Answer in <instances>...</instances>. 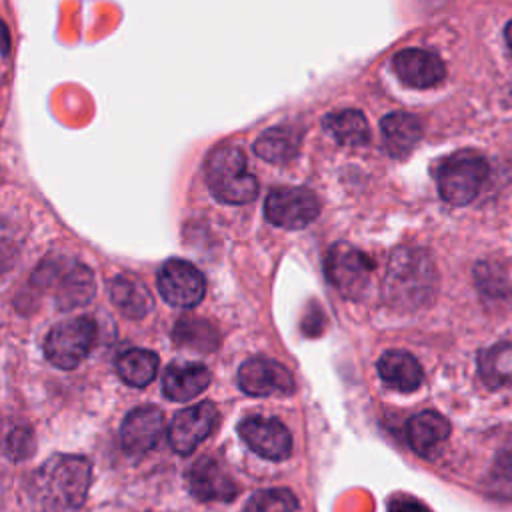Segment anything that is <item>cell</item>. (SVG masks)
I'll return each mask as SVG.
<instances>
[{
	"mask_svg": "<svg viewBox=\"0 0 512 512\" xmlns=\"http://www.w3.org/2000/svg\"><path fill=\"white\" fill-rule=\"evenodd\" d=\"M92 482V464L84 456H54L34 474L30 500L34 512H76Z\"/></svg>",
	"mask_w": 512,
	"mask_h": 512,
	"instance_id": "6da1fadb",
	"label": "cell"
},
{
	"mask_svg": "<svg viewBox=\"0 0 512 512\" xmlns=\"http://www.w3.org/2000/svg\"><path fill=\"white\" fill-rule=\"evenodd\" d=\"M438 288V274L428 252L416 246L396 248L384 276V300L396 310L426 306Z\"/></svg>",
	"mask_w": 512,
	"mask_h": 512,
	"instance_id": "7a4b0ae2",
	"label": "cell"
},
{
	"mask_svg": "<svg viewBox=\"0 0 512 512\" xmlns=\"http://www.w3.org/2000/svg\"><path fill=\"white\" fill-rule=\"evenodd\" d=\"M206 184L214 198L226 204H248L258 194V182L246 168V156L238 146L214 148L204 164Z\"/></svg>",
	"mask_w": 512,
	"mask_h": 512,
	"instance_id": "3957f363",
	"label": "cell"
},
{
	"mask_svg": "<svg viewBox=\"0 0 512 512\" xmlns=\"http://www.w3.org/2000/svg\"><path fill=\"white\" fill-rule=\"evenodd\" d=\"M40 288H54V300L60 310H74L88 304L96 292L94 274L86 264L66 260H46L32 274Z\"/></svg>",
	"mask_w": 512,
	"mask_h": 512,
	"instance_id": "277c9868",
	"label": "cell"
},
{
	"mask_svg": "<svg viewBox=\"0 0 512 512\" xmlns=\"http://www.w3.org/2000/svg\"><path fill=\"white\" fill-rule=\"evenodd\" d=\"M488 176V162L474 150H460L442 160L436 184L440 196L454 206L472 202Z\"/></svg>",
	"mask_w": 512,
	"mask_h": 512,
	"instance_id": "5b68a950",
	"label": "cell"
},
{
	"mask_svg": "<svg viewBox=\"0 0 512 512\" xmlns=\"http://www.w3.org/2000/svg\"><path fill=\"white\" fill-rule=\"evenodd\" d=\"M96 342V322L88 316H76L56 324L44 342L46 358L62 370L76 368Z\"/></svg>",
	"mask_w": 512,
	"mask_h": 512,
	"instance_id": "8992f818",
	"label": "cell"
},
{
	"mask_svg": "<svg viewBox=\"0 0 512 512\" xmlns=\"http://www.w3.org/2000/svg\"><path fill=\"white\" fill-rule=\"evenodd\" d=\"M374 272V262L358 248L336 242L326 254V276L344 298H360Z\"/></svg>",
	"mask_w": 512,
	"mask_h": 512,
	"instance_id": "52a82bcc",
	"label": "cell"
},
{
	"mask_svg": "<svg viewBox=\"0 0 512 512\" xmlns=\"http://www.w3.org/2000/svg\"><path fill=\"white\" fill-rule=\"evenodd\" d=\"M320 214V202L316 194L302 186L274 188L264 202V216L268 222L280 228L298 230L308 226Z\"/></svg>",
	"mask_w": 512,
	"mask_h": 512,
	"instance_id": "ba28073f",
	"label": "cell"
},
{
	"mask_svg": "<svg viewBox=\"0 0 512 512\" xmlns=\"http://www.w3.org/2000/svg\"><path fill=\"white\" fill-rule=\"evenodd\" d=\"M158 292L172 306L192 308L202 302L206 280L194 264L172 258L158 272Z\"/></svg>",
	"mask_w": 512,
	"mask_h": 512,
	"instance_id": "9c48e42d",
	"label": "cell"
},
{
	"mask_svg": "<svg viewBox=\"0 0 512 512\" xmlns=\"http://www.w3.org/2000/svg\"><path fill=\"white\" fill-rule=\"evenodd\" d=\"M218 422V410L212 402H200L180 410L168 426V442L174 452L188 456L212 434Z\"/></svg>",
	"mask_w": 512,
	"mask_h": 512,
	"instance_id": "30bf717a",
	"label": "cell"
},
{
	"mask_svg": "<svg viewBox=\"0 0 512 512\" xmlns=\"http://www.w3.org/2000/svg\"><path fill=\"white\" fill-rule=\"evenodd\" d=\"M238 386L248 396H290L296 388L292 374L270 358H250L238 368Z\"/></svg>",
	"mask_w": 512,
	"mask_h": 512,
	"instance_id": "8fae6325",
	"label": "cell"
},
{
	"mask_svg": "<svg viewBox=\"0 0 512 512\" xmlns=\"http://www.w3.org/2000/svg\"><path fill=\"white\" fill-rule=\"evenodd\" d=\"M238 434L244 444L262 458L284 460L292 452V436L288 428L276 418L248 416L240 420Z\"/></svg>",
	"mask_w": 512,
	"mask_h": 512,
	"instance_id": "7c38bea8",
	"label": "cell"
},
{
	"mask_svg": "<svg viewBox=\"0 0 512 512\" xmlns=\"http://www.w3.org/2000/svg\"><path fill=\"white\" fill-rule=\"evenodd\" d=\"M186 480L190 494L200 502H230L238 494L236 482L212 456L198 458L190 466Z\"/></svg>",
	"mask_w": 512,
	"mask_h": 512,
	"instance_id": "4fadbf2b",
	"label": "cell"
},
{
	"mask_svg": "<svg viewBox=\"0 0 512 512\" xmlns=\"http://www.w3.org/2000/svg\"><path fill=\"white\" fill-rule=\"evenodd\" d=\"M164 432V414L156 406H140L126 414L120 426L122 448L140 456L152 450Z\"/></svg>",
	"mask_w": 512,
	"mask_h": 512,
	"instance_id": "5bb4252c",
	"label": "cell"
},
{
	"mask_svg": "<svg viewBox=\"0 0 512 512\" xmlns=\"http://www.w3.org/2000/svg\"><path fill=\"white\" fill-rule=\"evenodd\" d=\"M392 70L410 88H432L446 76L444 62L428 50L406 48L392 58Z\"/></svg>",
	"mask_w": 512,
	"mask_h": 512,
	"instance_id": "9a60e30c",
	"label": "cell"
},
{
	"mask_svg": "<svg viewBox=\"0 0 512 512\" xmlns=\"http://www.w3.org/2000/svg\"><path fill=\"white\" fill-rule=\"evenodd\" d=\"M210 384V370L198 362H172L162 376V390L174 402H186Z\"/></svg>",
	"mask_w": 512,
	"mask_h": 512,
	"instance_id": "2e32d148",
	"label": "cell"
},
{
	"mask_svg": "<svg viewBox=\"0 0 512 512\" xmlns=\"http://www.w3.org/2000/svg\"><path fill=\"white\" fill-rule=\"evenodd\" d=\"M406 436H408L410 448L416 454L428 458L448 440L450 422L434 410H424V412L414 414L408 420Z\"/></svg>",
	"mask_w": 512,
	"mask_h": 512,
	"instance_id": "e0dca14e",
	"label": "cell"
},
{
	"mask_svg": "<svg viewBox=\"0 0 512 512\" xmlns=\"http://www.w3.org/2000/svg\"><path fill=\"white\" fill-rule=\"evenodd\" d=\"M378 374L384 384L400 392H414L424 380L420 362L404 350H388L380 356Z\"/></svg>",
	"mask_w": 512,
	"mask_h": 512,
	"instance_id": "ac0fdd59",
	"label": "cell"
},
{
	"mask_svg": "<svg viewBox=\"0 0 512 512\" xmlns=\"http://www.w3.org/2000/svg\"><path fill=\"white\" fill-rule=\"evenodd\" d=\"M380 132L384 148L394 158L408 156L422 138V124L408 112H392L382 118Z\"/></svg>",
	"mask_w": 512,
	"mask_h": 512,
	"instance_id": "d6986e66",
	"label": "cell"
},
{
	"mask_svg": "<svg viewBox=\"0 0 512 512\" xmlns=\"http://www.w3.org/2000/svg\"><path fill=\"white\" fill-rule=\"evenodd\" d=\"M110 300L124 316L134 320L144 318L154 306L148 288L128 274H120L110 282Z\"/></svg>",
	"mask_w": 512,
	"mask_h": 512,
	"instance_id": "ffe728a7",
	"label": "cell"
},
{
	"mask_svg": "<svg viewBox=\"0 0 512 512\" xmlns=\"http://www.w3.org/2000/svg\"><path fill=\"white\" fill-rule=\"evenodd\" d=\"M302 136L292 126H272L262 132L254 142V152L266 162L286 164L296 158Z\"/></svg>",
	"mask_w": 512,
	"mask_h": 512,
	"instance_id": "44dd1931",
	"label": "cell"
},
{
	"mask_svg": "<svg viewBox=\"0 0 512 512\" xmlns=\"http://www.w3.org/2000/svg\"><path fill=\"white\" fill-rule=\"evenodd\" d=\"M322 126L338 144L344 146H362L370 138L366 116L354 108L330 112L322 118Z\"/></svg>",
	"mask_w": 512,
	"mask_h": 512,
	"instance_id": "7402d4cb",
	"label": "cell"
},
{
	"mask_svg": "<svg viewBox=\"0 0 512 512\" xmlns=\"http://www.w3.org/2000/svg\"><path fill=\"white\" fill-rule=\"evenodd\" d=\"M116 372L126 384L144 388L158 374V356L144 348H130L116 358Z\"/></svg>",
	"mask_w": 512,
	"mask_h": 512,
	"instance_id": "603a6c76",
	"label": "cell"
},
{
	"mask_svg": "<svg viewBox=\"0 0 512 512\" xmlns=\"http://www.w3.org/2000/svg\"><path fill=\"white\" fill-rule=\"evenodd\" d=\"M480 374L490 388L512 386V346L496 344L480 354Z\"/></svg>",
	"mask_w": 512,
	"mask_h": 512,
	"instance_id": "cb8c5ba5",
	"label": "cell"
},
{
	"mask_svg": "<svg viewBox=\"0 0 512 512\" xmlns=\"http://www.w3.org/2000/svg\"><path fill=\"white\" fill-rule=\"evenodd\" d=\"M172 338L178 346L192 348L196 352H212L218 346L216 328L200 318L178 320L172 330Z\"/></svg>",
	"mask_w": 512,
	"mask_h": 512,
	"instance_id": "d4e9b609",
	"label": "cell"
},
{
	"mask_svg": "<svg viewBox=\"0 0 512 512\" xmlns=\"http://www.w3.org/2000/svg\"><path fill=\"white\" fill-rule=\"evenodd\" d=\"M298 506L296 496L288 488H268L254 492L244 512H294Z\"/></svg>",
	"mask_w": 512,
	"mask_h": 512,
	"instance_id": "484cf974",
	"label": "cell"
},
{
	"mask_svg": "<svg viewBox=\"0 0 512 512\" xmlns=\"http://www.w3.org/2000/svg\"><path fill=\"white\" fill-rule=\"evenodd\" d=\"M6 448L12 460H26L36 450V442L28 428H14L8 436Z\"/></svg>",
	"mask_w": 512,
	"mask_h": 512,
	"instance_id": "4316f807",
	"label": "cell"
},
{
	"mask_svg": "<svg viewBox=\"0 0 512 512\" xmlns=\"http://www.w3.org/2000/svg\"><path fill=\"white\" fill-rule=\"evenodd\" d=\"M388 512H432V510L426 504H422L420 500L400 494V496L390 498Z\"/></svg>",
	"mask_w": 512,
	"mask_h": 512,
	"instance_id": "83f0119b",
	"label": "cell"
},
{
	"mask_svg": "<svg viewBox=\"0 0 512 512\" xmlns=\"http://www.w3.org/2000/svg\"><path fill=\"white\" fill-rule=\"evenodd\" d=\"M10 48V38H8V30L4 26V22H0V50L6 54Z\"/></svg>",
	"mask_w": 512,
	"mask_h": 512,
	"instance_id": "f1b7e54d",
	"label": "cell"
},
{
	"mask_svg": "<svg viewBox=\"0 0 512 512\" xmlns=\"http://www.w3.org/2000/svg\"><path fill=\"white\" fill-rule=\"evenodd\" d=\"M504 38H506V44H508V48H510V52H512V20L506 24V28H504Z\"/></svg>",
	"mask_w": 512,
	"mask_h": 512,
	"instance_id": "f546056e",
	"label": "cell"
}]
</instances>
